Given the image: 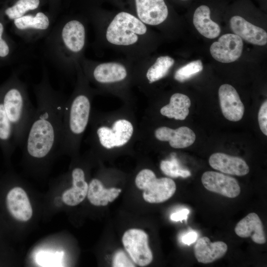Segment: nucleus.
Wrapping results in <instances>:
<instances>
[{"instance_id": "obj_1", "label": "nucleus", "mask_w": 267, "mask_h": 267, "mask_svg": "<svg viewBox=\"0 0 267 267\" xmlns=\"http://www.w3.org/2000/svg\"><path fill=\"white\" fill-rule=\"evenodd\" d=\"M33 89L37 107L23 146L30 159L42 160L59 149L66 100L62 92L51 86L45 67Z\"/></svg>"}, {"instance_id": "obj_2", "label": "nucleus", "mask_w": 267, "mask_h": 267, "mask_svg": "<svg viewBox=\"0 0 267 267\" xmlns=\"http://www.w3.org/2000/svg\"><path fill=\"white\" fill-rule=\"evenodd\" d=\"M86 38L82 22L76 19L60 21L47 37V55L59 69L66 71L84 49Z\"/></svg>"}, {"instance_id": "obj_3", "label": "nucleus", "mask_w": 267, "mask_h": 267, "mask_svg": "<svg viewBox=\"0 0 267 267\" xmlns=\"http://www.w3.org/2000/svg\"><path fill=\"white\" fill-rule=\"evenodd\" d=\"M2 103L13 129L14 141L23 146L36 107L30 100L26 85L17 75L5 91Z\"/></svg>"}, {"instance_id": "obj_4", "label": "nucleus", "mask_w": 267, "mask_h": 267, "mask_svg": "<svg viewBox=\"0 0 267 267\" xmlns=\"http://www.w3.org/2000/svg\"><path fill=\"white\" fill-rule=\"evenodd\" d=\"M90 100L87 92L78 91L66 101L62 124L59 150L65 152L74 151L81 136L89 123Z\"/></svg>"}, {"instance_id": "obj_5", "label": "nucleus", "mask_w": 267, "mask_h": 267, "mask_svg": "<svg viewBox=\"0 0 267 267\" xmlns=\"http://www.w3.org/2000/svg\"><path fill=\"white\" fill-rule=\"evenodd\" d=\"M146 31V26L139 19L130 13L121 12L109 25L106 38L112 44L129 45L138 41L137 35H143Z\"/></svg>"}, {"instance_id": "obj_6", "label": "nucleus", "mask_w": 267, "mask_h": 267, "mask_svg": "<svg viewBox=\"0 0 267 267\" xmlns=\"http://www.w3.org/2000/svg\"><path fill=\"white\" fill-rule=\"evenodd\" d=\"M135 183L139 189L143 190V197L150 203H160L170 199L175 193L176 185L169 178H156L154 173L149 169H143L137 175Z\"/></svg>"}, {"instance_id": "obj_7", "label": "nucleus", "mask_w": 267, "mask_h": 267, "mask_svg": "<svg viewBox=\"0 0 267 267\" xmlns=\"http://www.w3.org/2000/svg\"><path fill=\"white\" fill-rule=\"evenodd\" d=\"M52 21L43 12L27 14L13 20L17 34L26 42H35L49 33Z\"/></svg>"}, {"instance_id": "obj_8", "label": "nucleus", "mask_w": 267, "mask_h": 267, "mask_svg": "<svg viewBox=\"0 0 267 267\" xmlns=\"http://www.w3.org/2000/svg\"><path fill=\"white\" fill-rule=\"evenodd\" d=\"M122 242L136 265L144 267L152 261L153 255L148 246V235L143 230L135 228L128 230L123 236Z\"/></svg>"}, {"instance_id": "obj_9", "label": "nucleus", "mask_w": 267, "mask_h": 267, "mask_svg": "<svg viewBox=\"0 0 267 267\" xmlns=\"http://www.w3.org/2000/svg\"><path fill=\"white\" fill-rule=\"evenodd\" d=\"M133 132L132 124L126 119L116 120L111 128L101 126L96 130L99 143L107 149L124 145L130 140Z\"/></svg>"}, {"instance_id": "obj_10", "label": "nucleus", "mask_w": 267, "mask_h": 267, "mask_svg": "<svg viewBox=\"0 0 267 267\" xmlns=\"http://www.w3.org/2000/svg\"><path fill=\"white\" fill-rule=\"evenodd\" d=\"M243 47L242 39L234 34H226L213 43L210 51L212 57L222 63H231L241 55Z\"/></svg>"}, {"instance_id": "obj_11", "label": "nucleus", "mask_w": 267, "mask_h": 267, "mask_svg": "<svg viewBox=\"0 0 267 267\" xmlns=\"http://www.w3.org/2000/svg\"><path fill=\"white\" fill-rule=\"evenodd\" d=\"M201 181L208 190L228 198H235L241 192L240 185L235 178L221 173L205 172L202 176Z\"/></svg>"}, {"instance_id": "obj_12", "label": "nucleus", "mask_w": 267, "mask_h": 267, "mask_svg": "<svg viewBox=\"0 0 267 267\" xmlns=\"http://www.w3.org/2000/svg\"><path fill=\"white\" fill-rule=\"evenodd\" d=\"M222 112L227 120L237 122L243 117L245 108L236 90L229 84H223L219 89Z\"/></svg>"}, {"instance_id": "obj_13", "label": "nucleus", "mask_w": 267, "mask_h": 267, "mask_svg": "<svg viewBox=\"0 0 267 267\" xmlns=\"http://www.w3.org/2000/svg\"><path fill=\"white\" fill-rule=\"evenodd\" d=\"M139 20L150 25L163 22L168 15V7L164 0H135Z\"/></svg>"}, {"instance_id": "obj_14", "label": "nucleus", "mask_w": 267, "mask_h": 267, "mask_svg": "<svg viewBox=\"0 0 267 267\" xmlns=\"http://www.w3.org/2000/svg\"><path fill=\"white\" fill-rule=\"evenodd\" d=\"M230 28L234 34L250 44L265 45L267 43V33L263 29L255 26L239 16L230 20Z\"/></svg>"}, {"instance_id": "obj_15", "label": "nucleus", "mask_w": 267, "mask_h": 267, "mask_svg": "<svg viewBox=\"0 0 267 267\" xmlns=\"http://www.w3.org/2000/svg\"><path fill=\"white\" fill-rule=\"evenodd\" d=\"M209 163L213 169L228 175L243 176L249 172V167L244 160L223 153L212 154Z\"/></svg>"}, {"instance_id": "obj_16", "label": "nucleus", "mask_w": 267, "mask_h": 267, "mask_svg": "<svg viewBox=\"0 0 267 267\" xmlns=\"http://www.w3.org/2000/svg\"><path fill=\"white\" fill-rule=\"evenodd\" d=\"M6 205L10 215L19 221H28L32 216V208L28 197L20 187H15L8 192Z\"/></svg>"}, {"instance_id": "obj_17", "label": "nucleus", "mask_w": 267, "mask_h": 267, "mask_svg": "<svg viewBox=\"0 0 267 267\" xmlns=\"http://www.w3.org/2000/svg\"><path fill=\"white\" fill-rule=\"evenodd\" d=\"M154 134L159 140L169 141L170 146L174 148L187 147L194 142L196 138L193 131L185 126L177 129L161 127L155 130Z\"/></svg>"}, {"instance_id": "obj_18", "label": "nucleus", "mask_w": 267, "mask_h": 267, "mask_svg": "<svg viewBox=\"0 0 267 267\" xmlns=\"http://www.w3.org/2000/svg\"><path fill=\"white\" fill-rule=\"evenodd\" d=\"M234 231L242 238L251 237L252 241L259 244L266 242V237L262 221L255 213H250L236 225Z\"/></svg>"}, {"instance_id": "obj_19", "label": "nucleus", "mask_w": 267, "mask_h": 267, "mask_svg": "<svg viewBox=\"0 0 267 267\" xmlns=\"http://www.w3.org/2000/svg\"><path fill=\"white\" fill-rule=\"evenodd\" d=\"M227 246L222 241L211 242L207 237L200 238L194 247L197 261L202 264L211 263L222 257L226 253Z\"/></svg>"}, {"instance_id": "obj_20", "label": "nucleus", "mask_w": 267, "mask_h": 267, "mask_svg": "<svg viewBox=\"0 0 267 267\" xmlns=\"http://www.w3.org/2000/svg\"><path fill=\"white\" fill-rule=\"evenodd\" d=\"M72 187L62 194L63 202L68 206H76L82 202L87 195L89 185L85 180L84 171L76 167L71 172Z\"/></svg>"}, {"instance_id": "obj_21", "label": "nucleus", "mask_w": 267, "mask_h": 267, "mask_svg": "<svg viewBox=\"0 0 267 267\" xmlns=\"http://www.w3.org/2000/svg\"><path fill=\"white\" fill-rule=\"evenodd\" d=\"M210 13L208 6H199L194 13L193 23L200 34L207 38L212 39L220 35L221 28L217 23L211 20Z\"/></svg>"}, {"instance_id": "obj_22", "label": "nucleus", "mask_w": 267, "mask_h": 267, "mask_svg": "<svg viewBox=\"0 0 267 267\" xmlns=\"http://www.w3.org/2000/svg\"><path fill=\"white\" fill-rule=\"evenodd\" d=\"M127 75L126 68L116 62L103 63L96 65L93 69L92 76L98 83L105 84L119 82Z\"/></svg>"}, {"instance_id": "obj_23", "label": "nucleus", "mask_w": 267, "mask_h": 267, "mask_svg": "<svg viewBox=\"0 0 267 267\" xmlns=\"http://www.w3.org/2000/svg\"><path fill=\"white\" fill-rule=\"evenodd\" d=\"M121 192V189L117 188H106L99 179L94 178L89 185L87 195L92 205L106 206L115 200Z\"/></svg>"}, {"instance_id": "obj_24", "label": "nucleus", "mask_w": 267, "mask_h": 267, "mask_svg": "<svg viewBox=\"0 0 267 267\" xmlns=\"http://www.w3.org/2000/svg\"><path fill=\"white\" fill-rule=\"evenodd\" d=\"M190 105V99L187 95L176 93L171 96L169 103L161 109L160 113L169 118L183 120L189 114Z\"/></svg>"}, {"instance_id": "obj_25", "label": "nucleus", "mask_w": 267, "mask_h": 267, "mask_svg": "<svg viewBox=\"0 0 267 267\" xmlns=\"http://www.w3.org/2000/svg\"><path fill=\"white\" fill-rule=\"evenodd\" d=\"M175 63L173 58L169 56H162L148 69L146 78L149 83L155 82L164 78Z\"/></svg>"}, {"instance_id": "obj_26", "label": "nucleus", "mask_w": 267, "mask_h": 267, "mask_svg": "<svg viewBox=\"0 0 267 267\" xmlns=\"http://www.w3.org/2000/svg\"><path fill=\"white\" fill-rule=\"evenodd\" d=\"M40 4V0H18L12 6L7 8L4 13L9 19L14 20L37 9Z\"/></svg>"}, {"instance_id": "obj_27", "label": "nucleus", "mask_w": 267, "mask_h": 267, "mask_svg": "<svg viewBox=\"0 0 267 267\" xmlns=\"http://www.w3.org/2000/svg\"><path fill=\"white\" fill-rule=\"evenodd\" d=\"M160 169L165 175L171 178H186L191 176L190 171L182 168L175 156L172 157L170 160L162 161Z\"/></svg>"}, {"instance_id": "obj_28", "label": "nucleus", "mask_w": 267, "mask_h": 267, "mask_svg": "<svg viewBox=\"0 0 267 267\" xmlns=\"http://www.w3.org/2000/svg\"><path fill=\"white\" fill-rule=\"evenodd\" d=\"M201 60L192 61L179 68L175 73L174 78L180 82H185L202 71Z\"/></svg>"}, {"instance_id": "obj_29", "label": "nucleus", "mask_w": 267, "mask_h": 267, "mask_svg": "<svg viewBox=\"0 0 267 267\" xmlns=\"http://www.w3.org/2000/svg\"><path fill=\"white\" fill-rule=\"evenodd\" d=\"M12 135L14 136L11 123L7 116L2 103L0 102V140L4 143L9 142Z\"/></svg>"}, {"instance_id": "obj_30", "label": "nucleus", "mask_w": 267, "mask_h": 267, "mask_svg": "<svg viewBox=\"0 0 267 267\" xmlns=\"http://www.w3.org/2000/svg\"><path fill=\"white\" fill-rule=\"evenodd\" d=\"M113 266L115 267H133L134 264L130 260L123 251H118L115 254L113 260Z\"/></svg>"}, {"instance_id": "obj_31", "label": "nucleus", "mask_w": 267, "mask_h": 267, "mask_svg": "<svg viewBox=\"0 0 267 267\" xmlns=\"http://www.w3.org/2000/svg\"><path fill=\"white\" fill-rule=\"evenodd\" d=\"M258 122L260 128L263 133L267 135V101L262 104L258 112Z\"/></svg>"}, {"instance_id": "obj_32", "label": "nucleus", "mask_w": 267, "mask_h": 267, "mask_svg": "<svg viewBox=\"0 0 267 267\" xmlns=\"http://www.w3.org/2000/svg\"><path fill=\"white\" fill-rule=\"evenodd\" d=\"M189 211L187 209H183L179 211L172 214L170 216L172 221L178 222L182 221L187 219Z\"/></svg>"}, {"instance_id": "obj_33", "label": "nucleus", "mask_w": 267, "mask_h": 267, "mask_svg": "<svg viewBox=\"0 0 267 267\" xmlns=\"http://www.w3.org/2000/svg\"><path fill=\"white\" fill-rule=\"evenodd\" d=\"M10 46L2 37H0V57H6L10 53Z\"/></svg>"}, {"instance_id": "obj_34", "label": "nucleus", "mask_w": 267, "mask_h": 267, "mask_svg": "<svg viewBox=\"0 0 267 267\" xmlns=\"http://www.w3.org/2000/svg\"><path fill=\"white\" fill-rule=\"evenodd\" d=\"M197 237V234L195 231H190L183 235L182 237V242L188 245L194 243Z\"/></svg>"}, {"instance_id": "obj_35", "label": "nucleus", "mask_w": 267, "mask_h": 267, "mask_svg": "<svg viewBox=\"0 0 267 267\" xmlns=\"http://www.w3.org/2000/svg\"><path fill=\"white\" fill-rule=\"evenodd\" d=\"M4 31V26L3 24L0 22V37H2Z\"/></svg>"}, {"instance_id": "obj_36", "label": "nucleus", "mask_w": 267, "mask_h": 267, "mask_svg": "<svg viewBox=\"0 0 267 267\" xmlns=\"http://www.w3.org/2000/svg\"></svg>"}]
</instances>
